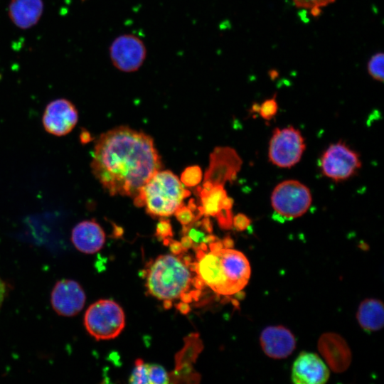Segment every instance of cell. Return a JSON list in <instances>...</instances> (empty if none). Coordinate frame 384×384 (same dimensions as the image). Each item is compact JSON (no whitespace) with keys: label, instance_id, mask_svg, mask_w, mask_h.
<instances>
[{"label":"cell","instance_id":"1f68e13d","mask_svg":"<svg viewBox=\"0 0 384 384\" xmlns=\"http://www.w3.org/2000/svg\"><path fill=\"white\" fill-rule=\"evenodd\" d=\"M7 293V286L6 283L0 278V307L6 297Z\"/></svg>","mask_w":384,"mask_h":384},{"label":"cell","instance_id":"836d02e7","mask_svg":"<svg viewBox=\"0 0 384 384\" xmlns=\"http://www.w3.org/2000/svg\"><path fill=\"white\" fill-rule=\"evenodd\" d=\"M201 225V227L202 228L208 232V233H211L212 230H213V226H212V223L210 220V219L208 218H203L201 222H200Z\"/></svg>","mask_w":384,"mask_h":384},{"label":"cell","instance_id":"2e32d148","mask_svg":"<svg viewBox=\"0 0 384 384\" xmlns=\"http://www.w3.org/2000/svg\"><path fill=\"white\" fill-rule=\"evenodd\" d=\"M71 240L80 252L93 254L103 247L105 234L102 227L95 220H83L73 228Z\"/></svg>","mask_w":384,"mask_h":384},{"label":"cell","instance_id":"ffe728a7","mask_svg":"<svg viewBox=\"0 0 384 384\" xmlns=\"http://www.w3.org/2000/svg\"><path fill=\"white\" fill-rule=\"evenodd\" d=\"M384 55L383 53L374 54L369 60L367 70L370 75L375 80L383 82V62Z\"/></svg>","mask_w":384,"mask_h":384},{"label":"cell","instance_id":"5b68a950","mask_svg":"<svg viewBox=\"0 0 384 384\" xmlns=\"http://www.w3.org/2000/svg\"><path fill=\"white\" fill-rule=\"evenodd\" d=\"M84 325L87 332L96 340L112 339L119 336L124 328V313L115 302L100 299L87 309Z\"/></svg>","mask_w":384,"mask_h":384},{"label":"cell","instance_id":"f35d334b","mask_svg":"<svg viewBox=\"0 0 384 384\" xmlns=\"http://www.w3.org/2000/svg\"><path fill=\"white\" fill-rule=\"evenodd\" d=\"M180 298H181L182 302H186V303H189L192 300L191 294L186 293V292L183 293L180 296Z\"/></svg>","mask_w":384,"mask_h":384},{"label":"cell","instance_id":"ac0fdd59","mask_svg":"<svg viewBox=\"0 0 384 384\" xmlns=\"http://www.w3.org/2000/svg\"><path fill=\"white\" fill-rule=\"evenodd\" d=\"M358 324L366 331H377L384 325V307L381 301L366 299L358 306L356 314Z\"/></svg>","mask_w":384,"mask_h":384},{"label":"cell","instance_id":"4dcf8cb0","mask_svg":"<svg viewBox=\"0 0 384 384\" xmlns=\"http://www.w3.org/2000/svg\"><path fill=\"white\" fill-rule=\"evenodd\" d=\"M169 245L171 253L176 255L181 254L184 250L181 242L176 240H170Z\"/></svg>","mask_w":384,"mask_h":384},{"label":"cell","instance_id":"484cf974","mask_svg":"<svg viewBox=\"0 0 384 384\" xmlns=\"http://www.w3.org/2000/svg\"><path fill=\"white\" fill-rule=\"evenodd\" d=\"M174 214L176 219L183 225H188L198 218L193 213V210L183 204L175 211Z\"/></svg>","mask_w":384,"mask_h":384},{"label":"cell","instance_id":"4fadbf2b","mask_svg":"<svg viewBox=\"0 0 384 384\" xmlns=\"http://www.w3.org/2000/svg\"><path fill=\"white\" fill-rule=\"evenodd\" d=\"M318 350L334 373H343L351 363V351L345 341L336 333L323 334L318 341Z\"/></svg>","mask_w":384,"mask_h":384},{"label":"cell","instance_id":"52a82bcc","mask_svg":"<svg viewBox=\"0 0 384 384\" xmlns=\"http://www.w3.org/2000/svg\"><path fill=\"white\" fill-rule=\"evenodd\" d=\"M305 149L304 138L292 127L275 129L269 146V158L281 168H290L300 160Z\"/></svg>","mask_w":384,"mask_h":384},{"label":"cell","instance_id":"4316f807","mask_svg":"<svg viewBox=\"0 0 384 384\" xmlns=\"http://www.w3.org/2000/svg\"><path fill=\"white\" fill-rule=\"evenodd\" d=\"M156 235L163 240L173 236L172 227L169 220L161 219L159 220L156 225Z\"/></svg>","mask_w":384,"mask_h":384},{"label":"cell","instance_id":"5bb4252c","mask_svg":"<svg viewBox=\"0 0 384 384\" xmlns=\"http://www.w3.org/2000/svg\"><path fill=\"white\" fill-rule=\"evenodd\" d=\"M329 375L328 367L313 353L302 352L292 366V380L295 384H322Z\"/></svg>","mask_w":384,"mask_h":384},{"label":"cell","instance_id":"277c9868","mask_svg":"<svg viewBox=\"0 0 384 384\" xmlns=\"http://www.w3.org/2000/svg\"><path fill=\"white\" fill-rule=\"evenodd\" d=\"M191 282L187 266L172 255L159 256L150 266L146 286L159 299H175L186 292Z\"/></svg>","mask_w":384,"mask_h":384},{"label":"cell","instance_id":"44dd1931","mask_svg":"<svg viewBox=\"0 0 384 384\" xmlns=\"http://www.w3.org/2000/svg\"><path fill=\"white\" fill-rule=\"evenodd\" d=\"M203 174L200 166L197 165L186 167L181 175L180 181L183 186L193 187L202 180Z\"/></svg>","mask_w":384,"mask_h":384},{"label":"cell","instance_id":"d6a6232c","mask_svg":"<svg viewBox=\"0 0 384 384\" xmlns=\"http://www.w3.org/2000/svg\"><path fill=\"white\" fill-rule=\"evenodd\" d=\"M233 205V200L227 196L222 200L220 203V208L221 209H231Z\"/></svg>","mask_w":384,"mask_h":384},{"label":"cell","instance_id":"7c38bea8","mask_svg":"<svg viewBox=\"0 0 384 384\" xmlns=\"http://www.w3.org/2000/svg\"><path fill=\"white\" fill-rule=\"evenodd\" d=\"M78 119L75 106L68 100L57 99L47 105L43 115V124L48 133L64 136L73 130Z\"/></svg>","mask_w":384,"mask_h":384},{"label":"cell","instance_id":"603a6c76","mask_svg":"<svg viewBox=\"0 0 384 384\" xmlns=\"http://www.w3.org/2000/svg\"><path fill=\"white\" fill-rule=\"evenodd\" d=\"M149 384H164L169 383L167 372L160 365L147 364Z\"/></svg>","mask_w":384,"mask_h":384},{"label":"cell","instance_id":"d6986e66","mask_svg":"<svg viewBox=\"0 0 384 384\" xmlns=\"http://www.w3.org/2000/svg\"><path fill=\"white\" fill-rule=\"evenodd\" d=\"M202 206L198 208L199 213L205 216H216L221 210L220 203L227 196L224 186H214L210 189L198 188Z\"/></svg>","mask_w":384,"mask_h":384},{"label":"cell","instance_id":"8992f818","mask_svg":"<svg viewBox=\"0 0 384 384\" xmlns=\"http://www.w3.org/2000/svg\"><path fill=\"white\" fill-rule=\"evenodd\" d=\"M271 203L281 216L294 218L307 211L311 203V196L309 189L299 181L287 180L274 188Z\"/></svg>","mask_w":384,"mask_h":384},{"label":"cell","instance_id":"30bf717a","mask_svg":"<svg viewBox=\"0 0 384 384\" xmlns=\"http://www.w3.org/2000/svg\"><path fill=\"white\" fill-rule=\"evenodd\" d=\"M242 165V160L236 151L230 147L218 146L210 155L209 166L206 171L204 181L213 186H224L235 179Z\"/></svg>","mask_w":384,"mask_h":384},{"label":"cell","instance_id":"7402d4cb","mask_svg":"<svg viewBox=\"0 0 384 384\" xmlns=\"http://www.w3.org/2000/svg\"><path fill=\"white\" fill-rule=\"evenodd\" d=\"M129 382L133 384L149 383L147 371V364L142 359H137L134 363V368L130 375Z\"/></svg>","mask_w":384,"mask_h":384},{"label":"cell","instance_id":"e575fe53","mask_svg":"<svg viewBox=\"0 0 384 384\" xmlns=\"http://www.w3.org/2000/svg\"><path fill=\"white\" fill-rule=\"evenodd\" d=\"M180 242L184 250L189 249L193 245V240L188 235H184Z\"/></svg>","mask_w":384,"mask_h":384},{"label":"cell","instance_id":"8fae6325","mask_svg":"<svg viewBox=\"0 0 384 384\" xmlns=\"http://www.w3.org/2000/svg\"><path fill=\"white\" fill-rule=\"evenodd\" d=\"M86 297L78 282L62 279L54 286L50 302L54 311L63 316H73L84 307Z\"/></svg>","mask_w":384,"mask_h":384},{"label":"cell","instance_id":"83f0119b","mask_svg":"<svg viewBox=\"0 0 384 384\" xmlns=\"http://www.w3.org/2000/svg\"><path fill=\"white\" fill-rule=\"evenodd\" d=\"M218 224L223 229H230L233 225L231 209H221L216 215Z\"/></svg>","mask_w":384,"mask_h":384},{"label":"cell","instance_id":"e0dca14e","mask_svg":"<svg viewBox=\"0 0 384 384\" xmlns=\"http://www.w3.org/2000/svg\"><path fill=\"white\" fill-rule=\"evenodd\" d=\"M43 10L42 0H11L9 16L18 28L26 29L36 25Z\"/></svg>","mask_w":384,"mask_h":384},{"label":"cell","instance_id":"cb8c5ba5","mask_svg":"<svg viewBox=\"0 0 384 384\" xmlns=\"http://www.w3.org/2000/svg\"><path fill=\"white\" fill-rule=\"evenodd\" d=\"M298 8L306 9L311 11L314 16L321 13V8L334 3L336 0H292Z\"/></svg>","mask_w":384,"mask_h":384},{"label":"cell","instance_id":"74e56055","mask_svg":"<svg viewBox=\"0 0 384 384\" xmlns=\"http://www.w3.org/2000/svg\"><path fill=\"white\" fill-rule=\"evenodd\" d=\"M193 284L196 288L201 289V287H203L205 283L199 277H198L193 280Z\"/></svg>","mask_w":384,"mask_h":384},{"label":"cell","instance_id":"d590c367","mask_svg":"<svg viewBox=\"0 0 384 384\" xmlns=\"http://www.w3.org/2000/svg\"><path fill=\"white\" fill-rule=\"evenodd\" d=\"M176 308L178 309V310L180 311V312H181L183 314H188L191 310V307L188 305V303H186L184 302H181L178 303L176 305Z\"/></svg>","mask_w":384,"mask_h":384},{"label":"cell","instance_id":"6da1fadb","mask_svg":"<svg viewBox=\"0 0 384 384\" xmlns=\"http://www.w3.org/2000/svg\"><path fill=\"white\" fill-rule=\"evenodd\" d=\"M90 166L111 196L134 198L162 164L150 136L122 126L100 136Z\"/></svg>","mask_w":384,"mask_h":384},{"label":"cell","instance_id":"60d3db41","mask_svg":"<svg viewBox=\"0 0 384 384\" xmlns=\"http://www.w3.org/2000/svg\"><path fill=\"white\" fill-rule=\"evenodd\" d=\"M114 233H115V235L117 237L118 236H120L122 235L123 233V230L122 228L120 227H118V226H115V228H114Z\"/></svg>","mask_w":384,"mask_h":384},{"label":"cell","instance_id":"d4e9b609","mask_svg":"<svg viewBox=\"0 0 384 384\" xmlns=\"http://www.w3.org/2000/svg\"><path fill=\"white\" fill-rule=\"evenodd\" d=\"M260 116L267 120L271 119L277 112V103L274 97L262 102L258 108Z\"/></svg>","mask_w":384,"mask_h":384},{"label":"cell","instance_id":"8d00e7d4","mask_svg":"<svg viewBox=\"0 0 384 384\" xmlns=\"http://www.w3.org/2000/svg\"><path fill=\"white\" fill-rule=\"evenodd\" d=\"M223 247L226 248H232L233 247V240L230 237H226L222 242Z\"/></svg>","mask_w":384,"mask_h":384},{"label":"cell","instance_id":"f1b7e54d","mask_svg":"<svg viewBox=\"0 0 384 384\" xmlns=\"http://www.w3.org/2000/svg\"><path fill=\"white\" fill-rule=\"evenodd\" d=\"M250 223V218L243 213H238L233 218V225L239 231L246 230Z\"/></svg>","mask_w":384,"mask_h":384},{"label":"cell","instance_id":"f546056e","mask_svg":"<svg viewBox=\"0 0 384 384\" xmlns=\"http://www.w3.org/2000/svg\"><path fill=\"white\" fill-rule=\"evenodd\" d=\"M188 233V236L191 238L193 242H200L202 241L203 242L205 236L203 232L199 231L194 228H191V229H189Z\"/></svg>","mask_w":384,"mask_h":384},{"label":"cell","instance_id":"7a4b0ae2","mask_svg":"<svg viewBox=\"0 0 384 384\" xmlns=\"http://www.w3.org/2000/svg\"><path fill=\"white\" fill-rule=\"evenodd\" d=\"M196 265L195 271L205 284L221 295L240 292L250 277L248 260L243 253L232 248L223 247L203 252Z\"/></svg>","mask_w":384,"mask_h":384},{"label":"cell","instance_id":"ba28073f","mask_svg":"<svg viewBox=\"0 0 384 384\" xmlns=\"http://www.w3.org/2000/svg\"><path fill=\"white\" fill-rule=\"evenodd\" d=\"M361 167L358 155L345 144H333L321 159L322 173L336 181L350 178Z\"/></svg>","mask_w":384,"mask_h":384},{"label":"cell","instance_id":"9a60e30c","mask_svg":"<svg viewBox=\"0 0 384 384\" xmlns=\"http://www.w3.org/2000/svg\"><path fill=\"white\" fill-rule=\"evenodd\" d=\"M260 342L264 353L274 359L288 357L296 348L294 336L282 326L265 328L261 333Z\"/></svg>","mask_w":384,"mask_h":384},{"label":"cell","instance_id":"9c48e42d","mask_svg":"<svg viewBox=\"0 0 384 384\" xmlns=\"http://www.w3.org/2000/svg\"><path fill=\"white\" fill-rule=\"evenodd\" d=\"M112 64L120 71L130 73L137 70L146 55V47L138 37L124 34L116 38L110 48Z\"/></svg>","mask_w":384,"mask_h":384},{"label":"cell","instance_id":"3957f363","mask_svg":"<svg viewBox=\"0 0 384 384\" xmlns=\"http://www.w3.org/2000/svg\"><path fill=\"white\" fill-rule=\"evenodd\" d=\"M191 192L171 171H159L140 189L134 198L137 207H145L152 216L168 217L183 204Z\"/></svg>","mask_w":384,"mask_h":384},{"label":"cell","instance_id":"ab89813d","mask_svg":"<svg viewBox=\"0 0 384 384\" xmlns=\"http://www.w3.org/2000/svg\"><path fill=\"white\" fill-rule=\"evenodd\" d=\"M164 306L165 309H169L172 306V302L171 299L164 300Z\"/></svg>","mask_w":384,"mask_h":384}]
</instances>
